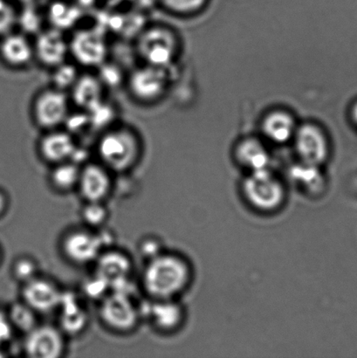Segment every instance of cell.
<instances>
[{
	"label": "cell",
	"mask_w": 357,
	"mask_h": 358,
	"mask_svg": "<svg viewBox=\"0 0 357 358\" xmlns=\"http://www.w3.org/2000/svg\"><path fill=\"white\" fill-rule=\"evenodd\" d=\"M194 280V268L184 256L163 251L147 261L142 285L152 300L177 299Z\"/></svg>",
	"instance_id": "1"
},
{
	"label": "cell",
	"mask_w": 357,
	"mask_h": 358,
	"mask_svg": "<svg viewBox=\"0 0 357 358\" xmlns=\"http://www.w3.org/2000/svg\"><path fill=\"white\" fill-rule=\"evenodd\" d=\"M143 149L141 136L127 124H113L103 129L96 143L99 162L115 173L132 170L141 159Z\"/></svg>",
	"instance_id": "2"
},
{
	"label": "cell",
	"mask_w": 357,
	"mask_h": 358,
	"mask_svg": "<svg viewBox=\"0 0 357 358\" xmlns=\"http://www.w3.org/2000/svg\"><path fill=\"white\" fill-rule=\"evenodd\" d=\"M240 193L252 210L263 215L279 212L288 199L286 182L270 168L247 173L240 182Z\"/></svg>",
	"instance_id": "3"
},
{
	"label": "cell",
	"mask_w": 357,
	"mask_h": 358,
	"mask_svg": "<svg viewBox=\"0 0 357 358\" xmlns=\"http://www.w3.org/2000/svg\"><path fill=\"white\" fill-rule=\"evenodd\" d=\"M180 42L176 34L163 24H152L140 31L136 51L145 64L169 69L176 59Z\"/></svg>",
	"instance_id": "4"
},
{
	"label": "cell",
	"mask_w": 357,
	"mask_h": 358,
	"mask_svg": "<svg viewBox=\"0 0 357 358\" xmlns=\"http://www.w3.org/2000/svg\"><path fill=\"white\" fill-rule=\"evenodd\" d=\"M125 83L133 100L141 104H153L167 92L169 73L168 69L143 63L129 72Z\"/></svg>",
	"instance_id": "5"
},
{
	"label": "cell",
	"mask_w": 357,
	"mask_h": 358,
	"mask_svg": "<svg viewBox=\"0 0 357 358\" xmlns=\"http://www.w3.org/2000/svg\"><path fill=\"white\" fill-rule=\"evenodd\" d=\"M69 114L68 94L54 87L41 90L31 103V119L43 131L62 128Z\"/></svg>",
	"instance_id": "6"
},
{
	"label": "cell",
	"mask_w": 357,
	"mask_h": 358,
	"mask_svg": "<svg viewBox=\"0 0 357 358\" xmlns=\"http://www.w3.org/2000/svg\"><path fill=\"white\" fill-rule=\"evenodd\" d=\"M68 45L69 56L75 59L77 66L98 69L108 61V42L98 28L76 29L68 40Z\"/></svg>",
	"instance_id": "7"
},
{
	"label": "cell",
	"mask_w": 357,
	"mask_h": 358,
	"mask_svg": "<svg viewBox=\"0 0 357 358\" xmlns=\"http://www.w3.org/2000/svg\"><path fill=\"white\" fill-rule=\"evenodd\" d=\"M99 314L108 329L119 333L132 331L141 315L131 294L119 291H112L101 300Z\"/></svg>",
	"instance_id": "8"
},
{
	"label": "cell",
	"mask_w": 357,
	"mask_h": 358,
	"mask_svg": "<svg viewBox=\"0 0 357 358\" xmlns=\"http://www.w3.org/2000/svg\"><path fill=\"white\" fill-rule=\"evenodd\" d=\"M293 140L299 162L321 167L327 162L330 143L320 126L310 122L298 126Z\"/></svg>",
	"instance_id": "9"
},
{
	"label": "cell",
	"mask_w": 357,
	"mask_h": 358,
	"mask_svg": "<svg viewBox=\"0 0 357 358\" xmlns=\"http://www.w3.org/2000/svg\"><path fill=\"white\" fill-rule=\"evenodd\" d=\"M34 37V59L42 66L52 70L68 61L69 45L64 31L50 27Z\"/></svg>",
	"instance_id": "10"
},
{
	"label": "cell",
	"mask_w": 357,
	"mask_h": 358,
	"mask_svg": "<svg viewBox=\"0 0 357 358\" xmlns=\"http://www.w3.org/2000/svg\"><path fill=\"white\" fill-rule=\"evenodd\" d=\"M64 333L52 325H37L27 333L24 352L31 358H59L65 352Z\"/></svg>",
	"instance_id": "11"
},
{
	"label": "cell",
	"mask_w": 357,
	"mask_h": 358,
	"mask_svg": "<svg viewBox=\"0 0 357 358\" xmlns=\"http://www.w3.org/2000/svg\"><path fill=\"white\" fill-rule=\"evenodd\" d=\"M61 249L65 257L76 265L96 262L105 250L99 234L85 230L70 231L62 240Z\"/></svg>",
	"instance_id": "12"
},
{
	"label": "cell",
	"mask_w": 357,
	"mask_h": 358,
	"mask_svg": "<svg viewBox=\"0 0 357 358\" xmlns=\"http://www.w3.org/2000/svg\"><path fill=\"white\" fill-rule=\"evenodd\" d=\"M96 275L106 280L111 290H128L129 277L132 271V262L125 252L106 249L101 252L96 262Z\"/></svg>",
	"instance_id": "13"
},
{
	"label": "cell",
	"mask_w": 357,
	"mask_h": 358,
	"mask_svg": "<svg viewBox=\"0 0 357 358\" xmlns=\"http://www.w3.org/2000/svg\"><path fill=\"white\" fill-rule=\"evenodd\" d=\"M43 132L38 141L41 159L52 166L71 161L78 148L75 136L62 128Z\"/></svg>",
	"instance_id": "14"
},
{
	"label": "cell",
	"mask_w": 357,
	"mask_h": 358,
	"mask_svg": "<svg viewBox=\"0 0 357 358\" xmlns=\"http://www.w3.org/2000/svg\"><path fill=\"white\" fill-rule=\"evenodd\" d=\"M111 171L100 162L86 163L80 167L77 187L86 202H103L112 189Z\"/></svg>",
	"instance_id": "15"
},
{
	"label": "cell",
	"mask_w": 357,
	"mask_h": 358,
	"mask_svg": "<svg viewBox=\"0 0 357 358\" xmlns=\"http://www.w3.org/2000/svg\"><path fill=\"white\" fill-rule=\"evenodd\" d=\"M62 292L52 280L37 276L23 284L21 297L36 313L45 314L58 310Z\"/></svg>",
	"instance_id": "16"
},
{
	"label": "cell",
	"mask_w": 357,
	"mask_h": 358,
	"mask_svg": "<svg viewBox=\"0 0 357 358\" xmlns=\"http://www.w3.org/2000/svg\"><path fill=\"white\" fill-rule=\"evenodd\" d=\"M187 311L177 299L152 300L148 305V317L162 333L176 332L183 326Z\"/></svg>",
	"instance_id": "17"
},
{
	"label": "cell",
	"mask_w": 357,
	"mask_h": 358,
	"mask_svg": "<svg viewBox=\"0 0 357 358\" xmlns=\"http://www.w3.org/2000/svg\"><path fill=\"white\" fill-rule=\"evenodd\" d=\"M289 182L307 198H320L327 191L328 181L323 167L296 163L289 171Z\"/></svg>",
	"instance_id": "18"
},
{
	"label": "cell",
	"mask_w": 357,
	"mask_h": 358,
	"mask_svg": "<svg viewBox=\"0 0 357 358\" xmlns=\"http://www.w3.org/2000/svg\"><path fill=\"white\" fill-rule=\"evenodd\" d=\"M0 55L10 68L26 69L34 59L33 42L22 31H12L3 36L0 44Z\"/></svg>",
	"instance_id": "19"
},
{
	"label": "cell",
	"mask_w": 357,
	"mask_h": 358,
	"mask_svg": "<svg viewBox=\"0 0 357 358\" xmlns=\"http://www.w3.org/2000/svg\"><path fill=\"white\" fill-rule=\"evenodd\" d=\"M70 101L80 110L89 112L105 100V87L99 77L93 73H80L69 91Z\"/></svg>",
	"instance_id": "20"
},
{
	"label": "cell",
	"mask_w": 357,
	"mask_h": 358,
	"mask_svg": "<svg viewBox=\"0 0 357 358\" xmlns=\"http://www.w3.org/2000/svg\"><path fill=\"white\" fill-rule=\"evenodd\" d=\"M58 310L61 313L59 329L64 334L78 335L87 327L89 317L75 294L62 292Z\"/></svg>",
	"instance_id": "21"
},
{
	"label": "cell",
	"mask_w": 357,
	"mask_h": 358,
	"mask_svg": "<svg viewBox=\"0 0 357 358\" xmlns=\"http://www.w3.org/2000/svg\"><path fill=\"white\" fill-rule=\"evenodd\" d=\"M234 157L247 173L270 168V154L264 143L257 138H247L238 143Z\"/></svg>",
	"instance_id": "22"
},
{
	"label": "cell",
	"mask_w": 357,
	"mask_h": 358,
	"mask_svg": "<svg viewBox=\"0 0 357 358\" xmlns=\"http://www.w3.org/2000/svg\"><path fill=\"white\" fill-rule=\"evenodd\" d=\"M297 126L295 118L284 110H275L262 121V131L267 138L275 143H285L293 140Z\"/></svg>",
	"instance_id": "23"
},
{
	"label": "cell",
	"mask_w": 357,
	"mask_h": 358,
	"mask_svg": "<svg viewBox=\"0 0 357 358\" xmlns=\"http://www.w3.org/2000/svg\"><path fill=\"white\" fill-rule=\"evenodd\" d=\"M82 17L80 8L75 5L56 0L48 6L45 17L51 27L64 31L75 26Z\"/></svg>",
	"instance_id": "24"
},
{
	"label": "cell",
	"mask_w": 357,
	"mask_h": 358,
	"mask_svg": "<svg viewBox=\"0 0 357 358\" xmlns=\"http://www.w3.org/2000/svg\"><path fill=\"white\" fill-rule=\"evenodd\" d=\"M80 173L78 164L66 161L55 164L51 171L50 182L52 187L59 192H68L77 187Z\"/></svg>",
	"instance_id": "25"
},
{
	"label": "cell",
	"mask_w": 357,
	"mask_h": 358,
	"mask_svg": "<svg viewBox=\"0 0 357 358\" xmlns=\"http://www.w3.org/2000/svg\"><path fill=\"white\" fill-rule=\"evenodd\" d=\"M36 314V312L24 301L13 304L7 312L14 329L26 335L38 325Z\"/></svg>",
	"instance_id": "26"
},
{
	"label": "cell",
	"mask_w": 357,
	"mask_h": 358,
	"mask_svg": "<svg viewBox=\"0 0 357 358\" xmlns=\"http://www.w3.org/2000/svg\"><path fill=\"white\" fill-rule=\"evenodd\" d=\"M80 75L77 64L66 61L52 69V87L68 92L75 85Z\"/></svg>",
	"instance_id": "27"
},
{
	"label": "cell",
	"mask_w": 357,
	"mask_h": 358,
	"mask_svg": "<svg viewBox=\"0 0 357 358\" xmlns=\"http://www.w3.org/2000/svg\"><path fill=\"white\" fill-rule=\"evenodd\" d=\"M22 6V10L20 13H17V24H20L23 34L28 36L31 34L35 36L42 29H44L42 27L43 15L38 12L37 8H35L34 3Z\"/></svg>",
	"instance_id": "28"
},
{
	"label": "cell",
	"mask_w": 357,
	"mask_h": 358,
	"mask_svg": "<svg viewBox=\"0 0 357 358\" xmlns=\"http://www.w3.org/2000/svg\"><path fill=\"white\" fill-rule=\"evenodd\" d=\"M87 113L89 115L91 127H99L103 131V129L113 125L111 124V120H113L115 112L112 105L108 103L105 100Z\"/></svg>",
	"instance_id": "29"
},
{
	"label": "cell",
	"mask_w": 357,
	"mask_h": 358,
	"mask_svg": "<svg viewBox=\"0 0 357 358\" xmlns=\"http://www.w3.org/2000/svg\"><path fill=\"white\" fill-rule=\"evenodd\" d=\"M108 217V210L103 202H87L82 210V220L90 227L103 226Z\"/></svg>",
	"instance_id": "30"
},
{
	"label": "cell",
	"mask_w": 357,
	"mask_h": 358,
	"mask_svg": "<svg viewBox=\"0 0 357 358\" xmlns=\"http://www.w3.org/2000/svg\"><path fill=\"white\" fill-rule=\"evenodd\" d=\"M164 9L177 15H190L201 10L207 0H159Z\"/></svg>",
	"instance_id": "31"
},
{
	"label": "cell",
	"mask_w": 357,
	"mask_h": 358,
	"mask_svg": "<svg viewBox=\"0 0 357 358\" xmlns=\"http://www.w3.org/2000/svg\"><path fill=\"white\" fill-rule=\"evenodd\" d=\"M38 268L36 262L29 257H21L14 262L13 266V276L20 282L26 283L36 278Z\"/></svg>",
	"instance_id": "32"
},
{
	"label": "cell",
	"mask_w": 357,
	"mask_h": 358,
	"mask_svg": "<svg viewBox=\"0 0 357 358\" xmlns=\"http://www.w3.org/2000/svg\"><path fill=\"white\" fill-rule=\"evenodd\" d=\"M17 22V13L6 0H0V36L12 33Z\"/></svg>",
	"instance_id": "33"
},
{
	"label": "cell",
	"mask_w": 357,
	"mask_h": 358,
	"mask_svg": "<svg viewBox=\"0 0 357 358\" xmlns=\"http://www.w3.org/2000/svg\"><path fill=\"white\" fill-rule=\"evenodd\" d=\"M110 289V287L106 280L101 278L96 273L92 278L86 280L83 285L84 294H86V296L94 300H103Z\"/></svg>",
	"instance_id": "34"
},
{
	"label": "cell",
	"mask_w": 357,
	"mask_h": 358,
	"mask_svg": "<svg viewBox=\"0 0 357 358\" xmlns=\"http://www.w3.org/2000/svg\"><path fill=\"white\" fill-rule=\"evenodd\" d=\"M100 69L99 77L105 87L117 86L122 80V72L118 66L110 64L108 61L98 68Z\"/></svg>",
	"instance_id": "35"
},
{
	"label": "cell",
	"mask_w": 357,
	"mask_h": 358,
	"mask_svg": "<svg viewBox=\"0 0 357 358\" xmlns=\"http://www.w3.org/2000/svg\"><path fill=\"white\" fill-rule=\"evenodd\" d=\"M140 254L143 258L150 261L157 255L162 254L164 250L162 242L155 237H147L141 241L139 245Z\"/></svg>",
	"instance_id": "36"
},
{
	"label": "cell",
	"mask_w": 357,
	"mask_h": 358,
	"mask_svg": "<svg viewBox=\"0 0 357 358\" xmlns=\"http://www.w3.org/2000/svg\"><path fill=\"white\" fill-rule=\"evenodd\" d=\"M13 331L14 328L7 312L0 310V347L10 341Z\"/></svg>",
	"instance_id": "37"
},
{
	"label": "cell",
	"mask_w": 357,
	"mask_h": 358,
	"mask_svg": "<svg viewBox=\"0 0 357 358\" xmlns=\"http://www.w3.org/2000/svg\"><path fill=\"white\" fill-rule=\"evenodd\" d=\"M7 206H8V202H7L6 196L5 193L0 191V216L5 213Z\"/></svg>",
	"instance_id": "38"
},
{
	"label": "cell",
	"mask_w": 357,
	"mask_h": 358,
	"mask_svg": "<svg viewBox=\"0 0 357 358\" xmlns=\"http://www.w3.org/2000/svg\"><path fill=\"white\" fill-rule=\"evenodd\" d=\"M351 117L355 124L357 126V103L352 108Z\"/></svg>",
	"instance_id": "39"
},
{
	"label": "cell",
	"mask_w": 357,
	"mask_h": 358,
	"mask_svg": "<svg viewBox=\"0 0 357 358\" xmlns=\"http://www.w3.org/2000/svg\"><path fill=\"white\" fill-rule=\"evenodd\" d=\"M15 1L20 3L21 6H27L34 3L36 0H15Z\"/></svg>",
	"instance_id": "40"
},
{
	"label": "cell",
	"mask_w": 357,
	"mask_h": 358,
	"mask_svg": "<svg viewBox=\"0 0 357 358\" xmlns=\"http://www.w3.org/2000/svg\"><path fill=\"white\" fill-rule=\"evenodd\" d=\"M6 357V354L3 353V350L0 348V357Z\"/></svg>",
	"instance_id": "41"
},
{
	"label": "cell",
	"mask_w": 357,
	"mask_h": 358,
	"mask_svg": "<svg viewBox=\"0 0 357 358\" xmlns=\"http://www.w3.org/2000/svg\"><path fill=\"white\" fill-rule=\"evenodd\" d=\"M80 1L90 3L92 0H80Z\"/></svg>",
	"instance_id": "42"
},
{
	"label": "cell",
	"mask_w": 357,
	"mask_h": 358,
	"mask_svg": "<svg viewBox=\"0 0 357 358\" xmlns=\"http://www.w3.org/2000/svg\"><path fill=\"white\" fill-rule=\"evenodd\" d=\"M0 256H1V254H0Z\"/></svg>",
	"instance_id": "43"
}]
</instances>
